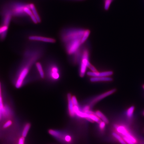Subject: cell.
<instances>
[{
	"instance_id": "6da1fadb",
	"label": "cell",
	"mask_w": 144,
	"mask_h": 144,
	"mask_svg": "<svg viewBox=\"0 0 144 144\" xmlns=\"http://www.w3.org/2000/svg\"><path fill=\"white\" fill-rule=\"evenodd\" d=\"M85 30L78 28L65 29L62 32L61 38L64 44L76 40H82Z\"/></svg>"
},
{
	"instance_id": "7a4b0ae2",
	"label": "cell",
	"mask_w": 144,
	"mask_h": 144,
	"mask_svg": "<svg viewBox=\"0 0 144 144\" xmlns=\"http://www.w3.org/2000/svg\"><path fill=\"white\" fill-rule=\"evenodd\" d=\"M45 77L52 80H58L60 77V69L59 67L54 63L48 64L45 71Z\"/></svg>"
},
{
	"instance_id": "3957f363",
	"label": "cell",
	"mask_w": 144,
	"mask_h": 144,
	"mask_svg": "<svg viewBox=\"0 0 144 144\" xmlns=\"http://www.w3.org/2000/svg\"><path fill=\"white\" fill-rule=\"evenodd\" d=\"M89 53L87 49L83 50L82 58L80 60V75L81 77H83L85 74L86 68L90 62L88 60Z\"/></svg>"
},
{
	"instance_id": "277c9868",
	"label": "cell",
	"mask_w": 144,
	"mask_h": 144,
	"mask_svg": "<svg viewBox=\"0 0 144 144\" xmlns=\"http://www.w3.org/2000/svg\"><path fill=\"white\" fill-rule=\"evenodd\" d=\"M66 50L69 54H74L78 49L82 45L81 40H76L65 43Z\"/></svg>"
},
{
	"instance_id": "5b68a950",
	"label": "cell",
	"mask_w": 144,
	"mask_h": 144,
	"mask_svg": "<svg viewBox=\"0 0 144 144\" xmlns=\"http://www.w3.org/2000/svg\"><path fill=\"white\" fill-rule=\"evenodd\" d=\"M29 39L32 41H39L47 43H54L55 41V40L54 39L38 35H30L29 37Z\"/></svg>"
},
{
	"instance_id": "8992f818",
	"label": "cell",
	"mask_w": 144,
	"mask_h": 144,
	"mask_svg": "<svg viewBox=\"0 0 144 144\" xmlns=\"http://www.w3.org/2000/svg\"><path fill=\"white\" fill-rule=\"evenodd\" d=\"M113 74V72L111 71H104L102 72H96L90 71L87 72V74L89 76L91 77H107L112 76Z\"/></svg>"
},
{
	"instance_id": "52a82bcc",
	"label": "cell",
	"mask_w": 144,
	"mask_h": 144,
	"mask_svg": "<svg viewBox=\"0 0 144 144\" xmlns=\"http://www.w3.org/2000/svg\"><path fill=\"white\" fill-rule=\"evenodd\" d=\"M116 90L115 89H113L109 91L103 93V94H100L99 96L96 97L92 101L91 104V105H93L95 103H97L98 101H99V100H101L103 99V98H106V97H107L108 95H111L113 94V93H114L116 91Z\"/></svg>"
},
{
	"instance_id": "ba28073f",
	"label": "cell",
	"mask_w": 144,
	"mask_h": 144,
	"mask_svg": "<svg viewBox=\"0 0 144 144\" xmlns=\"http://www.w3.org/2000/svg\"><path fill=\"white\" fill-rule=\"evenodd\" d=\"M68 101V108L70 115L71 117H73L75 115V112L74 111V105L72 102L71 95L70 93H69L67 95Z\"/></svg>"
},
{
	"instance_id": "9c48e42d",
	"label": "cell",
	"mask_w": 144,
	"mask_h": 144,
	"mask_svg": "<svg viewBox=\"0 0 144 144\" xmlns=\"http://www.w3.org/2000/svg\"><path fill=\"white\" fill-rule=\"evenodd\" d=\"M90 81L91 82H111L113 80V78L107 77H91L90 78Z\"/></svg>"
},
{
	"instance_id": "30bf717a",
	"label": "cell",
	"mask_w": 144,
	"mask_h": 144,
	"mask_svg": "<svg viewBox=\"0 0 144 144\" xmlns=\"http://www.w3.org/2000/svg\"><path fill=\"white\" fill-rule=\"evenodd\" d=\"M35 67L38 70L40 77L41 78H44L45 77V71L43 70L41 63L39 62H36L35 63Z\"/></svg>"
},
{
	"instance_id": "8fae6325",
	"label": "cell",
	"mask_w": 144,
	"mask_h": 144,
	"mask_svg": "<svg viewBox=\"0 0 144 144\" xmlns=\"http://www.w3.org/2000/svg\"><path fill=\"white\" fill-rule=\"evenodd\" d=\"M29 7H30V9L32 11L33 14L37 18L38 23H40V18L38 14L37 13L35 6L33 4H29Z\"/></svg>"
},
{
	"instance_id": "7c38bea8",
	"label": "cell",
	"mask_w": 144,
	"mask_h": 144,
	"mask_svg": "<svg viewBox=\"0 0 144 144\" xmlns=\"http://www.w3.org/2000/svg\"><path fill=\"white\" fill-rule=\"evenodd\" d=\"M95 114L98 117H99V118L101 119L102 120V121L106 123H108V122H109V121H108L107 118L100 111H97L95 113Z\"/></svg>"
},
{
	"instance_id": "4fadbf2b",
	"label": "cell",
	"mask_w": 144,
	"mask_h": 144,
	"mask_svg": "<svg viewBox=\"0 0 144 144\" xmlns=\"http://www.w3.org/2000/svg\"><path fill=\"white\" fill-rule=\"evenodd\" d=\"M11 14H10V13H8L7 14L4 19L3 25H6V26H8L9 24L10 20H11Z\"/></svg>"
},
{
	"instance_id": "5bb4252c",
	"label": "cell",
	"mask_w": 144,
	"mask_h": 144,
	"mask_svg": "<svg viewBox=\"0 0 144 144\" xmlns=\"http://www.w3.org/2000/svg\"><path fill=\"white\" fill-rule=\"evenodd\" d=\"M30 125L29 123L26 124V125H25L22 132V137L24 138L26 137L30 129Z\"/></svg>"
},
{
	"instance_id": "9a60e30c",
	"label": "cell",
	"mask_w": 144,
	"mask_h": 144,
	"mask_svg": "<svg viewBox=\"0 0 144 144\" xmlns=\"http://www.w3.org/2000/svg\"><path fill=\"white\" fill-rule=\"evenodd\" d=\"M2 115L6 117H8L10 115V110L8 107L4 106L2 109Z\"/></svg>"
},
{
	"instance_id": "2e32d148",
	"label": "cell",
	"mask_w": 144,
	"mask_h": 144,
	"mask_svg": "<svg viewBox=\"0 0 144 144\" xmlns=\"http://www.w3.org/2000/svg\"><path fill=\"white\" fill-rule=\"evenodd\" d=\"M113 0H103V6L105 10H107L109 9Z\"/></svg>"
},
{
	"instance_id": "e0dca14e",
	"label": "cell",
	"mask_w": 144,
	"mask_h": 144,
	"mask_svg": "<svg viewBox=\"0 0 144 144\" xmlns=\"http://www.w3.org/2000/svg\"><path fill=\"white\" fill-rule=\"evenodd\" d=\"M113 135L115 138L119 141V142H120L121 144H128L126 143V142L124 141V139H122V138L121 137V136H119L118 134H116V133H114H114H113Z\"/></svg>"
},
{
	"instance_id": "ac0fdd59",
	"label": "cell",
	"mask_w": 144,
	"mask_h": 144,
	"mask_svg": "<svg viewBox=\"0 0 144 144\" xmlns=\"http://www.w3.org/2000/svg\"><path fill=\"white\" fill-rule=\"evenodd\" d=\"M90 31L89 30H86L84 34L83 38H82V40H81V43H82V44L84 43L86 40H87L88 37H89V35H90Z\"/></svg>"
},
{
	"instance_id": "d6986e66",
	"label": "cell",
	"mask_w": 144,
	"mask_h": 144,
	"mask_svg": "<svg viewBox=\"0 0 144 144\" xmlns=\"http://www.w3.org/2000/svg\"><path fill=\"white\" fill-rule=\"evenodd\" d=\"M49 133L50 135H52L56 138H60L61 136V135L60 132L54 130L50 129L49 131Z\"/></svg>"
},
{
	"instance_id": "ffe728a7",
	"label": "cell",
	"mask_w": 144,
	"mask_h": 144,
	"mask_svg": "<svg viewBox=\"0 0 144 144\" xmlns=\"http://www.w3.org/2000/svg\"><path fill=\"white\" fill-rule=\"evenodd\" d=\"M88 117L91 118L94 122H96L99 123H100L101 122L100 119L95 114H89Z\"/></svg>"
},
{
	"instance_id": "44dd1931",
	"label": "cell",
	"mask_w": 144,
	"mask_h": 144,
	"mask_svg": "<svg viewBox=\"0 0 144 144\" xmlns=\"http://www.w3.org/2000/svg\"><path fill=\"white\" fill-rule=\"evenodd\" d=\"M29 8H30L29 5V6H26L24 8V12H25V14H27V15H29L30 16H31L33 14L32 11Z\"/></svg>"
},
{
	"instance_id": "7402d4cb",
	"label": "cell",
	"mask_w": 144,
	"mask_h": 144,
	"mask_svg": "<svg viewBox=\"0 0 144 144\" xmlns=\"http://www.w3.org/2000/svg\"><path fill=\"white\" fill-rule=\"evenodd\" d=\"M134 109H135L134 106H132L128 109L127 112V115L129 117H131L132 116Z\"/></svg>"
},
{
	"instance_id": "603a6c76",
	"label": "cell",
	"mask_w": 144,
	"mask_h": 144,
	"mask_svg": "<svg viewBox=\"0 0 144 144\" xmlns=\"http://www.w3.org/2000/svg\"><path fill=\"white\" fill-rule=\"evenodd\" d=\"M12 124V122L11 121H8L4 124L3 125V128H7L9 127Z\"/></svg>"
},
{
	"instance_id": "cb8c5ba5",
	"label": "cell",
	"mask_w": 144,
	"mask_h": 144,
	"mask_svg": "<svg viewBox=\"0 0 144 144\" xmlns=\"http://www.w3.org/2000/svg\"><path fill=\"white\" fill-rule=\"evenodd\" d=\"M88 68H89L92 71V72H97V70L96 69L94 68V67H93L92 65L90 63H89L88 65Z\"/></svg>"
},
{
	"instance_id": "d4e9b609",
	"label": "cell",
	"mask_w": 144,
	"mask_h": 144,
	"mask_svg": "<svg viewBox=\"0 0 144 144\" xmlns=\"http://www.w3.org/2000/svg\"><path fill=\"white\" fill-rule=\"evenodd\" d=\"M123 139L128 144H135V143H133V142L128 139L126 137H124Z\"/></svg>"
},
{
	"instance_id": "484cf974",
	"label": "cell",
	"mask_w": 144,
	"mask_h": 144,
	"mask_svg": "<svg viewBox=\"0 0 144 144\" xmlns=\"http://www.w3.org/2000/svg\"><path fill=\"white\" fill-rule=\"evenodd\" d=\"M71 99H72V102H73L74 106H77V101L76 97L75 96H72Z\"/></svg>"
},
{
	"instance_id": "4316f807",
	"label": "cell",
	"mask_w": 144,
	"mask_h": 144,
	"mask_svg": "<svg viewBox=\"0 0 144 144\" xmlns=\"http://www.w3.org/2000/svg\"><path fill=\"white\" fill-rule=\"evenodd\" d=\"M24 138L22 137L19 139L18 140V144H24Z\"/></svg>"
},
{
	"instance_id": "83f0119b",
	"label": "cell",
	"mask_w": 144,
	"mask_h": 144,
	"mask_svg": "<svg viewBox=\"0 0 144 144\" xmlns=\"http://www.w3.org/2000/svg\"><path fill=\"white\" fill-rule=\"evenodd\" d=\"M30 17L31 18V19H32V20L33 22H34V23H38V21H37V18H36L35 17V16H34V15H32Z\"/></svg>"
},
{
	"instance_id": "f1b7e54d",
	"label": "cell",
	"mask_w": 144,
	"mask_h": 144,
	"mask_svg": "<svg viewBox=\"0 0 144 144\" xmlns=\"http://www.w3.org/2000/svg\"><path fill=\"white\" fill-rule=\"evenodd\" d=\"M99 127L101 129H103L105 128V125H106V123L104 121H101L100 123Z\"/></svg>"
},
{
	"instance_id": "f546056e",
	"label": "cell",
	"mask_w": 144,
	"mask_h": 144,
	"mask_svg": "<svg viewBox=\"0 0 144 144\" xmlns=\"http://www.w3.org/2000/svg\"><path fill=\"white\" fill-rule=\"evenodd\" d=\"M84 113H86V114H95V113H94V112H92V111H91V110H87V111H85Z\"/></svg>"
},
{
	"instance_id": "4dcf8cb0",
	"label": "cell",
	"mask_w": 144,
	"mask_h": 144,
	"mask_svg": "<svg viewBox=\"0 0 144 144\" xmlns=\"http://www.w3.org/2000/svg\"><path fill=\"white\" fill-rule=\"evenodd\" d=\"M65 139L67 142H69L71 140V137L70 136H67L65 137Z\"/></svg>"
},
{
	"instance_id": "1f68e13d",
	"label": "cell",
	"mask_w": 144,
	"mask_h": 144,
	"mask_svg": "<svg viewBox=\"0 0 144 144\" xmlns=\"http://www.w3.org/2000/svg\"><path fill=\"white\" fill-rule=\"evenodd\" d=\"M89 109H90V107L88 106H86L83 109V110L84 112H85V111L89 110Z\"/></svg>"
},
{
	"instance_id": "d6a6232c",
	"label": "cell",
	"mask_w": 144,
	"mask_h": 144,
	"mask_svg": "<svg viewBox=\"0 0 144 144\" xmlns=\"http://www.w3.org/2000/svg\"><path fill=\"white\" fill-rule=\"evenodd\" d=\"M2 108V109H3ZM2 109L0 108V120H1L2 116Z\"/></svg>"
},
{
	"instance_id": "836d02e7",
	"label": "cell",
	"mask_w": 144,
	"mask_h": 144,
	"mask_svg": "<svg viewBox=\"0 0 144 144\" xmlns=\"http://www.w3.org/2000/svg\"><path fill=\"white\" fill-rule=\"evenodd\" d=\"M1 85L0 83V97H1Z\"/></svg>"
},
{
	"instance_id": "e575fe53",
	"label": "cell",
	"mask_w": 144,
	"mask_h": 144,
	"mask_svg": "<svg viewBox=\"0 0 144 144\" xmlns=\"http://www.w3.org/2000/svg\"><path fill=\"white\" fill-rule=\"evenodd\" d=\"M1 31L0 29V34H1Z\"/></svg>"
},
{
	"instance_id": "d590c367",
	"label": "cell",
	"mask_w": 144,
	"mask_h": 144,
	"mask_svg": "<svg viewBox=\"0 0 144 144\" xmlns=\"http://www.w3.org/2000/svg\"><path fill=\"white\" fill-rule=\"evenodd\" d=\"M143 88H144V85H143Z\"/></svg>"
},
{
	"instance_id": "8d00e7d4",
	"label": "cell",
	"mask_w": 144,
	"mask_h": 144,
	"mask_svg": "<svg viewBox=\"0 0 144 144\" xmlns=\"http://www.w3.org/2000/svg\"></svg>"
}]
</instances>
